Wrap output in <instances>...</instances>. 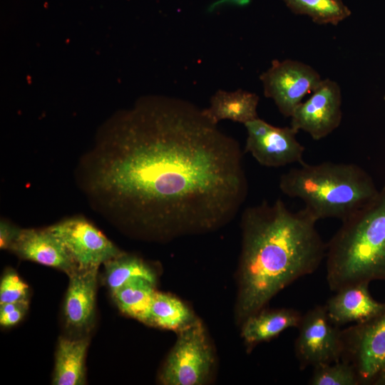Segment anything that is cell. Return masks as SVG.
Instances as JSON below:
<instances>
[{
    "instance_id": "6da1fadb",
    "label": "cell",
    "mask_w": 385,
    "mask_h": 385,
    "mask_svg": "<svg viewBox=\"0 0 385 385\" xmlns=\"http://www.w3.org/2000/svg\"><path fill=\"white\" fill-rule=\"evenodd\" d=\"M83 164L88 194L126 229L157 240L221 228L248 192L239 143L176 98L138 111Z\"/></svg>"
},
{
    "instance_id": "7a4b0ae2",
    "label": "cell",
    "mask_w": 385,
    "mask_h": 385,
    "mask_svg": "<svg viewBox=\"0 0 385 385\" xmlns=\"http://www.w3.org/2000/svg\"><path fill=\"white\" fill-rule=\"evenodd\" d=\"M317 220L292 212L280 199L248 207L241 217L242 249L236 314L242 323L282 289L313 273L326 257Z\"/></svg>"
},
{
    "instance_id": "3957f363",
    "label": "cell",
    "mask_w": 385,
    "mask_h": 385,
    "mask_svg": "<svg viewBox=\"0 0 385 385\" xmlns=\"http://www.w3.org/2000/svg\"><path fill=\"white\" fill-rule=\"evenodd\" d=\"M327 243V281L337 292L385 281V185L364 206L342 220Z\"/></svg>"
},
{
    "instance_id": "277c9868",
    "label": "cell",
    "mask_w": 385,
    "mask_h": 385,
    "mask_svg": "<svg viewBox=\"0 0 385 385\" xmlns=\"http://www.w3.org/2000/svg\"><path fill=\"white\" fill-rule=\"evenodd\" d=\"M280 190L301 200L317 221L337 218L342 221L368 203L378 192L371 177L354 163H305L283 173Z\"/></svg>"
},
{
    "instance_id": "5b68a950",
    "label": "cell",
    "mask_w": 385,
    "mask_h": 385,
    "mask_svg": "<svg viewBox=\"0 0 385 385\" xmlns=\"http://www.w3.org/2000/svg\"><path fill=\"white\" fill-rule=\"evenodd\" d=\"M159 376L164 385H200L208 379L214 366L212 349L202 322L196 319L178 332Z\"/></svg>"
},
{
    "instance_id": "8992f818",
    "label": "cell",
    "mask_w": 385,
    "mask_h": 385,
    "mask_svg": "<svg viewBox=\"0 0 385 385\" xmlns=\"http://www.w3.org/2000/svg\"><path fill=\"white\" fill-rule=\"evenodd\" d=\"M341 360L355 369L360 385H385V312L342 329Z\"/></svg>"
},
{
    "instance_id": "52a82bcc",
    "label": "cell",
    "mask_w": 385,
    "mask_h": 385,
    "mask_svg": "<svg viewBox=\"0 0 385 385\" xmlns=\"http://www.w3.org/2000/svg\"><path fill=\"white\" fill-rule=\"evenodd\" d=\"M297 329L294 353L301 370L341 360L342 329L330 321L324 305L302 314Z\"/></svg>"
},
{
    "instance_id": "ba28073f",
    "label": "cell",
    "mask_w": 385,
    "mask_h": 385,
    "mask_svg": "<svg viewBox=\"0 0 385 385\" xmlns=\"http://www.w3.org/2000/svg\"><path fill=\"white\" fill-rule=\"evenodd\" d=\"M260 79L264 95L273 100L284 117H291L304 97L312 93L322 78L309 65L299 61L273 60Z\"/></svg>"
},
{
    "instance_id": "9c48e42d",
    "label": "cell",
    "mask_w": 385,
    "mask_h": 385,
    "mask_svg": "<svg viewBox=\"0 0 385 385\" xmlns=\"http://www.w3.org/2000/svg\"><path fill=\"white\" fill-rule=\"evenodd\" d=\"M46 228L61 241L77 269L99 268L124 253L83 217L67 218Z\"/></svg>"
},
{
    "instance_id": "30bf717a",
    "label": "cell",
    "mask_w": 385,
    "mask_h": 385,
    "mask_svg": "<svg viewBox=\"0 0 385 385\" xmlns=\"http://www.w3.org/2000/svg\"><path fill=\"white\" fill-rule=\"evenodd\" d=\"M247 137L245 150L262 165L278 168L304 163V147L297 140V130L276 127L257 118L244 124Z\"/></svg>"
},
{
    "instance_id": "8fae6325",
    "label": "cell",
    "mask_w": 385,
    "mask_h": 385,
    "mask_svg": "<svg viewBox=\"0 0 385 385\" xmlns=\"http://www.w3.org/2000/svg\"><path fill=\"white\" fill-rule=\"evenodd\" d=\"M291 127L321 140L336 130L342 120V91L339 84L322 79L310 97L301 102L291 115Z\"/></svg>"
},
{
    "instance_id": "7c38bea8",
    "label": "cell",
    "mask_w": 385,
    "mask_h": 385,
    "mask_svg": "<svg viewBox=\"0 0 385 385\" xmlns=\"http://www.w3.org/2000/svg\"><path fill=\"white\" fill-rule=\"evenodd\" d=\"M9 250L23 260L59 270L68 276L77 270L63 244L47 228L21 229Z\"/></svg>"
},
{
    "instance_id": "4fadbf2b",
    "label": "cell",
    "mask_w": 385,
    "mask_h": 385,
    "mask_svg": "<svg viewBox=\"0 0 385 385\" xmlns=\"http://www.w3.org/2000/svg\"><path fill=\"white\" fill-rule=\"evenodd\" d=\"M369 284L359 283L346 287L327 300L324 307L334 325L365 322L385 312V302L372 297Z\"/></svg>"
},
{
    "instance_id": "5bb4252c",
    "label": "cell",
    "mask_w": 385,
    "mask_h": 385,
    "mask_svg": "<svg viewBox=\"0 0 385 385\" xmlns=\"http://www.w3.org/2000/svg\"><path fill=\"white\" fill-rule=\"evenodd\" d=\"M98 268L77 269L69 276L63 313L67 326L83 329L88 327L95 314Z\"/></svg>"
},
{
    "instance_id": "9a60e30c",
    "label": "cell",
    "mask_w": 385,
    "mask_h": 385,
    "mask_svg": "<svg viewBox=\"0 0 385 385\" xmlns=\"http://www.w3.org/2000/svg\"><path fill=\"white\" fill-rule=\"evenodd\" d=\"M302 314L292 308L265 309L249 316L243 322L241 336L250 350L269 341L289 328L299 326Z\"/></svg>"
},
{
    "instance_id": "2e32d148",
    "label": "cell",
    "mask_w": 385,
    "mask_h": 385,
    "mask_svg": "<svg viewBox=\"0 0 385 385\" xmlns=\"http://www.w3.org/2000/svg\"><path fill=\"white\" fill-rule=\"evenodd\" d=\"M258 103L259 96L254 93L242 89L232 92L219 90L212 96L210 106L202 111L215 124L225 119L245 124L259 118Z\"/></svg>"
},
{
    "instance_id": "e0dca14e",
    "label": "cell",
    "mask_w": 385,
    "mask_h": 385,
    "mask_svg": "<svg viewBox=\"0 0 385 385\" xmlns=\"http://www.w3.org/2000/svg\"><path fill=\"white\" fill-rule=\"evenodd\" d=\"M88 344L86 338H59L55 356L53 384H85V357Z\"/></svg>"
},
{
    "instance_id": "ac0fdd59",
    "label": "cell",
    "mask_w": 385,
    "mask_h": 385,
    "mask_svg": "<svg viewBox=\"0 0 385 385\" xmlns=\"http://www.w3.org/2000/svg\"><path fill=\"white\" fill-rule=\"evenodd\" d=\"M197 318L190 309L177 297L155 292L148 325L179 332Z\"/></svg>"
},
{
    "instance_id": "d6986e66",
    "label": "cell",
    "mask_w": 385,
    "mask_h": 385,
    "mask_svg": "<svg viewBox=\"0 0 385 385\" xmlns=\"http://www.w3.org/2000/svg\"><path fill=\"white\" fill-rule=\"evenodd\" d=\"M155 292V284L140 279L126 283L111 296L121 312L148 325Z\"/></svg>"
},
{
    "instance_id": "ffe728a7",
    "label": "cell",
    "mask_w": 385,
    "mask_h": 385,
    "mask_svg": "<svg viewBox=\"0 0 385 385\" xmlns=\"http://www.w3.org/2000/svg\"><path fill=\"white\" fill-rule=\"evenodd\" d=\"M104 280L111 294L126 283L135 279H145L155 285L156 275L153 270L143 260L124 252L103 264Z\"/></svg>"
},
{
    "instance_id": "44dd1931",
    "label": "cell",
    "mask_w": 385,
    "mask_h": 385,
    "mask_svg": "<svg viewBox=\"0 0 385 385\" xmlns=\"http://www.w3.org/2000/svg\"><path fill=\"white\" fill-rule=\"evenodd\" d=\"M294 14L306 15L317 24L338 25L351 11L343 0H282Z\"/></svg>"
},
{
    "instance_id": "7402d4cb",
    "label": "cell",
    "mask_w": 385,
    "mask_h": 385,
    "mask_svg": "<svg viewBox=\"0 0 385 385\" xmlns=\"http://www.w3.org/2000/svg\"><path fill=\"white\" fill-rule=\"evenodd\" d=\"M309 384L360 385L354 367L342 360L314 366Z\"/></svg>"
},
{
    "instance_id": "603a6c76",
    "label": "cell",
    "mask_w": 385,
    "mask_h": 385,
    "mask_svg": "<svg viewBox=\"0 0 385 385\" xmlns=\"http://www.w3.org/2000/svg\"><path fill=\"white\" fill-rule=\"evenodd\" d=\"M28 297V285L14 270H6L0 282V304L29 302Z\"/></svg>"
},
{
    "instance_id": "cb8c5ba5",
    "label": "cell",
    "mask_w": 385,
    "mask_h": 385,
    "mask_svg": "<svg viewBox=\"0 0 385 385\" xmlns=\"http://www.w3.org/2000/svg\"><path fill=\"white\" fill-rule=\"evenodd\" d=\"M29 308V302L5 303L0 304V324L3 327H11L18 324Z\"/></svg>"
},
{
    "instance_id": "d4e9b609",
    "label": "cell",
    "mask_w": 385,
    "mask_h": 385,
    "mask_svg": "<svg viewBox=\"0 0 385 385\" xmlns=\"http://www.w3.org/2000/svg\"><path fill=\"white\" fill-rule=\"evenodd\" d=\"M21 229L9 222L1 220L0 222V247L9 250L11 246L18 237Z\"/></svg>"
},
{
    "instance_id": "484cf974",
    "label": "cell",
    "mask_w": 385,
    "mask_h": 385,
    "mask_svg": "<svg viewBox=\"0 0 385 385\" xmlns=\"http://www.w3.org/2000/svg\"><path fill=\"white\" fill-rule=\"evenodd\" d=\"M384 101H385V96H384Z\"/></svg>"
}]
</instances>
